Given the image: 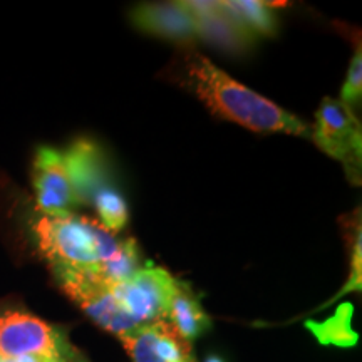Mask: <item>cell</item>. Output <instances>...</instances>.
Returning a JSON list of instances; mask_svg holds the SVG:
<instances>
[{
  "mask_svg": "<svg viewBox=\"0 0 362 362\" xmlns=\"http://www.w3.org/2000/svg\"><path fill=\"white\" fill-rule=\"evenodd\" d=\"M69 346L56 327L25 310L11 309L0 312V357H45L67 361Z\"/></svg>",
  "mask_w": 362,
  "mask_h": 362,
  "instance_id": "5",
  "label": "cell"
},
{
  "mask_svg": "<svg viewBox=\"0 0 362 362\" xmlns=\"http://www.w3.org/2000/svg\"><path fill=\"white\" fill-rule=\"evenodd\" d=\"M81 206L93 202L99 189L110 187V170L101 148L90 139H78L64 149Z\"/></svg>",
  "mask_w": 362,
  "mask_h": 362,
  "instance_id": "10",
  "label": "cell"
},
{
  "mask_svg": "<svg viewBox=\"0 0 362 362\" xmlns=\"http://www.w3.org/2000/svg\"><path fill=\"white\" fill-rule=\"evenodd\" d=\"M203 362H226V361L223 359V357H220V356H208Z\"/></svg>",
  "mask_w": 362,
  "mask_h": 362,
  "instance_id": "18",
  "label": "cell"
},
{
  "mask_svg": "<svg viewBox=\"0 0 362 362\" xmlns=\"http://www.w3.org/2000/svg\"><path fill=\"white\" fill-rule=\"evenodd\" d=\"M136 29L176 44L189 45L198 39L197 22L183 2L141 4L129 13Z\"/></svg>",
  "mask_w": 362,
  "mask_h": 362,
  "instance_id": "8",
  "label": "cell"
},
{
  "mask_svg": "<svg viewBox=\"0 0 362 362\" xmlns=\"http://www.w3.org/2000/svg\"><path fill=\"white\" fill-rule=\"evenodd\" d=\"M33 187L35 206L44 215L74 214L81 202L62 149L40 146L33 165Z\"/></svg>",
  "mask_w": 362,
  "mask_h": 362,
  "instance_id": "7",
  "label": "cell"
},
{
  "mask_svg": "<svg viewBox=\"0 0 362 362\" xmlns=\"http://www.w3.org/2000/svg\"><path fill=\"white\" fill-rule=\"evenodd\" d=\"M197 22L198 37L221 51L242 56L253 47L257 39L240 27L221 7V2H183Z\"/></svg>",
  "mask_w": 362,
  "mask_h": 362,
  "instance_id": "9",
  "label": "cell"
},
{
  "mask_svg": "<svg viewBox=\"0 0 362 362\" xmlns=\"http://www.w3.org/2000/svg\"><path fill=\"white\" fill-rule=\"evenodd\" d=\"M35 245L51 267L93 272L110 260L123 245L96 220L76 214L44 215L30 218Z\"/></svg>",
  "mask_w": 362,
  "mask_h": 362,
  "instance_id": "2",
  "label": "cell"
},
{
  "mask_svg": "<svg viewBox=\"0 0 362 362\" xmlns=\"http://www.w3.org/2000/svg\"><path fill=\"white\" fill-rule=\"evenodd\" d=\"M90 203L96 208L101 225L107 232L115 235L124 230V226L128 225V205H126L123 194L117 192V189L111 187L99 189Z\"/></svg>",
  "mask_w": 362,
  "mask_h": 362,
  "instance_id": "14",
  "label": "cell"
},
{
  "mask_svg": "<svg viewBox=\"0 0 362 362\" xmlns=\"http://www.w3.org/2000/svg\"><path fill=\"white\" fill-rule=\"evenodd\" d=\"M176 76L181 86L192 90L221 119L232 121L255 133H284L312 139V131L304 121L237 83L200 52L185 54Z\"/></svg>",
  "mask_w": 362,
  "mask_h": 362,
  "instance_id": "1",
  "label": "cell"
},
{
  "mask_svg": "<svg viewBox=\"0 0 362 362\" xmlns=\"http://www.w3.org/2000/svg\"><path fill=\"white\" fill-rule=\"evenodd\" d=\"M180 280L170 272L151 264L143 265L124 282L112 285L111 292L121 310L141 327L158 320H166Z\"/></svg>",
  "mask_w": 362,
  "mask_h": 362,
  "instance_id": "4",
  "label": "cell"
},
{
  "mask_svg": "<svg viewBox=\"0 0 362 362\" xmlns=\"http://www.w3.org/2000/svg\"><path fill=\"white\" fill-rule=\"evenodd\" d=\"M279 6H285V4L257 2V0H226V2H221L223 11L253 39L275 33L277 22H275L270 8Z\"/></svg>",
  "mask_w": 362,
  "mask_h": 362,
  "instance_id": "12",
  "label": "cell"
},
{
  "mask_svg": "<svg viewBox=\"0 0 362 362\" xmlns=\"http://www.w3.org/2000/svg\"><path fill=\"white\" fill-rule=\"evenodd\" d=\"M0 362H67V361H54V359H45V357L27 356V357H17V359H4V357H0Z\"/></svg>",
  "mask_w": 362,
  "mask_h": 362,
  "instance_id": "17",
  "label": "cell"
},
{
  "mask_svg": "<svg viewBox=\"0 0 362 362\" xmlns=\"http://www.w3.org/2000/svg\"><path fill=\"white\" fill-rule=\"evenodd\" d=\"M59 285L74 304H78L90 320L107 332L123 337L134 330L136 325L121 310L111 288L94 280L84 272L69 267H52Z\"/></svg>",
  "mask_w": 362,
  "mask_h": 362,
  "instance_id": "6",
  "label": "cell"
},
{
  "mask_svg": "<svg viewBox=\"0 0 362 362\" xmlns=\"http://www.w3.org/2000/svg\"><path fill=\"white\" fill-rule=\"evenodd\" d=\"M312 141L325 155L342 163L351 183L361 185L362 128L354 111L341 101L325 98L315 112Z\"/></svg>",
  "mask_w": 362,
  "mask_h": 362,
  "instance_id": "3",
  "label": "cell"
},
{
  "mask_svg": "<svg viewBox=\"0 0 362 362\" xmlns=\"http://www.w3.org/2000/svg\"><path fill=\"white\" fill-rule=\"evenodd\" d=\"M166 320L188 342L203 336L211 327L210 317L203 310L200 300L194 297L192 288L181 280L173 298H171Z\"/></svg>",
  "mask_w": 362,
  "mask_h": 362,
  "instance_id": "11",
  "label": "cell"
},
{
  "mask_svg": "<svg viewBox=\"0 0 362 362\" xmlns=\"http://www.w3.org/2000/svg\"><path fill=\"white\" fill-rule=\"evenodd\" d=\"M362 98V49L361 40L356 45L354 56H352L349 71H347L346 83L341 90V103L346 104L349 110L356 112V107L361 106Z\"/></svg>",
  "mask_w": 362,
  "mask_h": 362,
  "instance_id": "16",
  "label": "cell"
},
{
  "mask_svg": "<svg viewBox=\"0 0 362 362\" xmlns=\"http://www.w3.org/2000/svg\"><path fill=\"white\" fill-rule=\"evenodd\" d=\"M141 255H139V247L133 238L123 240V245L117 250L110 260L96 267L93 272H84L98 282H101L106 287L124 282L129 279L134 272L141 269Z\"/></svg>",
  "mask_w": 362,
  "mask_h": 362,
  "instance_id": "13",
  "label": "cell"
},
{
  "mask_svg": "<svg viewBox=\"0 0 362 362\" xmlns=\"http://www.w3.org/2000/svg\"><path fill=\"white\" fill-rule=\"evenodd\" d=\"M344 232H346L347 243L351 248V279L347 284V291H359L361 288V262H362V250H361V210H356L351 215V218H344Z\"/></svg>",
  "mask_w": 362,
  "mask_h": 362,
  "instance_id": "15",
  "label": "cell"
}]
</instances>
